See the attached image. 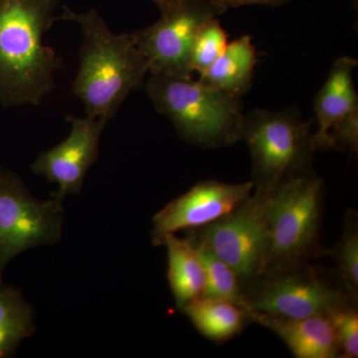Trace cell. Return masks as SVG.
<instances>
[{
	"label": "cell",
	"instance_id": "obj_17",
	"mask_svg": "<svg viewBox=\"0 0 358 358\" xmlns=\"http://www.w3.org/2000/svg\"><path fill=\"white\" fill-rule=\"evenodd\" d=\"M35 312L21 289L0 284V358L13 357L35 333Z\"/></svg>",
	"mask_w": 358,
	"mask_h": 358
},
{
	"label": "cell",
	"instance_id": "obj_7",
	"mask_svg": "<svg viewBox=\"0 0 358 358\" xmlns=\"http://www.w3.org/2000/svg\"><path fill=\"white\" fill-rule=\"evenodd\" d=\"M63 214V201L35 199L22 178L0 162V284L14 257L60 241Z\"/></svg>",
	"mask_w": 358,
	"mask_h": 358
},
{
	"label": "cell",
	"instance_id": "obj_2",
	"mask_svg": "<svg viewBox=\"0 0 358 358\" xmlns=\"http://www.w3.org/2000/svg\"><path fill=\"white\" fill-rule=\"evenodd\" d=\"M58 20L75 21L83 34L73 94L84 103L86 115L109 122L129 94L145 84L147 59L131 33L112 32L95 9L77 13L63 6Z\"/></svg>",
	"mask_w": 358,
	"mask_h": 358
},
{
	"label": "cell",
	"instance_id": "obj_9",
	"mask_svg": "<svg viewBox=\"0 0 358 358\" xmlns=\"http://www.w3.org/2000/svg\"><path fill=\"white\" fill-rule=\"evenodd\" d=\"M243 291L252 315L258 313L285 319L327 315L334 306L353 298L329 286L307 264L260 275L244 285Z\"/></svg>",
	"mask_w": 358,
	"mask_h": 358
},
{
	"label": "cell",
	"instance_id": "obj_10",
	"mask_svg": "<svg viewBox=\"0 0 358 358\" xmlns=\"http://www.w3.org/2000/svg\"><path fill=\"white\" fill-rule=\"evenodd\" d=\"M357 59H336L329 77L315 100L317 133L313 134L315 150H358V98L353 72Z\"/></svg>",
	"mask_w": 358,
	"mask_h": 358
},
{
	"label": "cell",
	"instance_id": "obj_6",
	"mask_svg": "<svg viewBox=\"0 0 358 358\" xmlns=\"http://www.w3.org/2000/svg\"><path fill=\"white\" fill-rule=\"evenodd\" d=\"M273 190L254 189L251 197L215 222L190 230V237L223 260L242 286L260 277L270 248L268 209Z\"/></svg>",
	"mask_w": 358,
	"mask_h": 358
},
{
	"label": "cell",
	"instance_id": "obj_20",
	"mask_svg": "<svg viewBox=\"0 0 358 358\" xmlns=\"http://www.w3.org/2000/svg\"><path fill=\"white\" fill-rule=\"evenodd\" d=\"M228 36L218 17L207 21L200 29L192 51L193 73L202 75L211 67L227 47Z\"/></svg>",
	"mask_w": 358,
	"mask_h": 358
},
{
	"label": "cell",
	"instance_id": "obj_13",
	"mask_svg": "<svg viewBox=\"0 0 358 358\" xmlns=\"http://www.w3.org/2000/svg\"><path fill=\"white\" fill-rule=\"evenodd\" d=\"M252 322L268 327L298 358L339 357L338 339L326 315L285 319L255 313Z\"/></svg>",
	"mask_w": 358,
	"mask_h": 358
},
{
	"label": "cell",
	"instance_id": "obj_11",
	"mask_svg": "<svg viewBox=\"0 0 358 358\" xmlns=\"http://www.w3.org/2000/svg\"><path fill=\"white\" fill-rule=\"evenodd\" d=\"M253 192L252 180L243 183L206 180L193 185L155 214L152 232L154 245H162L166 235L215 222L241 206Z\"/></svg>",
	"mask_w": 358,
	"mask_h": 358
},
{
	"label": "cell",
	"instance_id": "obj_21",
	"mask_svg": "<svg viewBox=\"0 0 358 358\" xmlns=\"http://www.w3.org/2000/svg\"><path fill=\"white\" fill-rule=\"evenodd\" d=\"M352 296L327 310L326 317L338 339L339 355L343 358L358 357V313Z\"/></svg>",
	"mask_w": 358,
	"mask_h": 358
},
{
	"label": "cell",
	"instance_id": "obj_1",
	"mask_svg": "<svg viewBox=\"0 0 358 358\" xmlns=\"http://www.w3.org/2000/svg\"><path fill=\"white\" fill-rule=\"evenodd\" d=\"M62 0H0V105L39 106L63 60L44 36Z\"/></svg>",
	"mask_w": 358,
	"mask_h": 358
},
{
	"label": "cell",
	"instance_id": "obj_19",
	"mask_svg": "<svg viewBox=\"0 0 358 358\" xmlns=\"http://www.w3.org/2000/svg\"><path fill=\"white\" fill-rule=\"evenodd\" d=\"M329 253L338 263L339 278L345 291L357 300L358 225L355 211L348 212L341 240Z\"/></svg>",
	"mask_w": 358,
	"mask_h": 358
},
{
	"label": "cell",
	"instance_id": "obj_16",
	"mask_svg": "<svg viewBox=\"0 0 358 358\" xmlns=\"http://www.w3.org/2000/svg\"><path fill=\"white\" fill-rule=\"evenodd\" d=\"M181 312L204 338L219 345L236 338L252 322L245 308L218 299H196L181 308Z\"/></svg>",
	"mask_w": 358,
	"mask_h": 358
},
{
	"label": "cell",
	"instance_id": "obj_18",
	"mask_svg": "<svg viewBox=\"0 0 358 358\" xmlns=\"http://www.w3.org/2000/svg\"><path fill=\"white\" fill-rule=\"evenodd\" d=\"M192 240L199 251L204 268L205 286L201 298L218 299L236 303L250 313L252 320V310L236 273L210 250L197 243L192 238Z\"/></svg>",
	"mask_w": 358,
	"mask_h": 358
},
{
	"label": "cell",
	"instance_id": "obj_4",
	"mask_svg": "<svg viewBox=\"0 0 358 358\" xmlns=\"http://www.w3.org/2000/svg\"><path fill=\"white\" fill-rule=\"evenodd\" d=\"M322 213L324 182L313 171L291 176L273 190L270 248L263 275L300 267L319 253Z\"/></svg>",
	"mask_w": 358,
	"mask_h": 358
},
{
	"label": "cell",
	"instance_id": "obj_12",
	"mask_svg": "<svg viewBox=\"0 0 358 358\" xmlns=\"http://www.w3.org/2000/svg\"><path fill=\"white\" fill-rule=\"evenodd\" d=\"M69 136L62 143L45 150L31 164L33 173L56 183L52 197L64 201L70 194H80L90 167L98 160L100 140L108 122L88 115H69Z\"/></svg>",
	"mask_w": 358,
	"mask_h": 358
},
{
	"label": "cell",
	"instance_id": "obj_14",
	"mask_svg": "<svg viewBox=\"0 0 358 358\" xmlns=\"http://www.w3.org/2000/svg\"><path fill=\"white\" fill-rule=\"evenodd\" d=\"M257 63L258 57L251 36L243 35L229 42L222 55L199 80L209 88L240 100L251 89Z\"/></svg>",
	"mask_w": 358,
	"mask_h": 358
},
{
	"label": "cell",
	"instance_id": "obj_3",
	"mask_svg": "<svg viewBox=\"0 0 358 358\" xmlns=\"http://www.w3.org/2000/svg\"><path fill=\"white\" fill-rule=\"evenodd\" d=\"M145 93L182 140L200 148L234 145L242 138L241 102L192 78L150 74Z\"/></svg>",
	"mask_w": 358,
	"mask_h": 358
},
{
	"label": "cell",
	"instance_id": "obj_5",
	"mask_svg": "<svg viewBox=\"0 0 358 358\" xmlns=\"http://www.w3.org/2000/svg\"><path fill=\"white\" fill-rule=\"evenodd\" d=\"M312 124L296 108L244 115L241 140L251 154L254 189L271 192L287 178L313 171Z\"/></svg>",
	"mask_w": 358,
	"mask_h": 358
},
{
	"label": "cell",
	"instance_id": "obj_8",
	"mask_svg": "<svg viewBox=\"0 0 358 358\" xmlns=\"http://www.w3.org/2000/svg\"><path fill=\"white\" fill-rule=\"evenodd\" d=\"M223 14L210 0H185L154 24L131 32L150 74L192 78V51L205 23Z\"/></svg>",
	"mask_w": 358,
	"mask_h": 358
},
{
	"label": "cell",
	"instance_id": "obj_15",
	"mask_svg": "<svg viewBox=\"0 0 358 358\" xmlns=\"http://www.w3.org/2000/svg\"><path fill=\"white\" fill-rule=\"evenodd\" d=\"M162 245L167 251V280L176 308L181 310L203 294V265L190 237L179 238L176 234H169L164 237Z\"/></svg>",
	"mask_w": 358,
	"mask_h": 358
},
{
	"label": "cell",
	"instance_id": "obj_22",
	"mask_svg": "<svg viewBox=\"0 0 358 358\" xmlns=\"http://www.w3.org/2000/svg\"><path fill=\"white\" fill-rule=\"evenodd\" d=\"M213 6L226 13L228 9L245 6H265L278 7L288 3L291 0H210Z\"/></svg>",
	"mask_w": 358,
	"mask_h": 358
},
{
	"label": "cell",
	"instance_id": "obj_23",
	"mask_svg": "<svg viewBox=\"0 0 358 358\" xmlns=\"http://www.w3.org/2000/svg\"><path fill=\"white\" fill-rule=\"evenodd\" d=\"M152 2L159 8L160 14L166 13L167 11H171V9L176 8L180 6L185 0H152Z\"/></svg>",
	"mask_w": 358,
	"mask_h": 358
}]
</instances>
